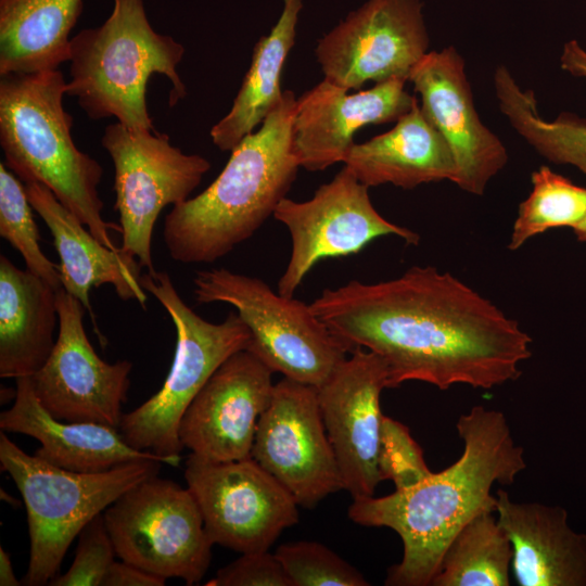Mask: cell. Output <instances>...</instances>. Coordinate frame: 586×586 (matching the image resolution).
<instances>
[{"instance_id":"6da1fadb","label":"cell","mask_w":586,"mask_h":586,"mask_svg":"<svg viewBox=\"0 0 586 586\" xmlns=\"http://www.w3.org/2000/svg\"><path fill=\"white\" fill-rule=\"evenodd\" d=\"M309 305L349 353L360 347L385 360L388 388L420 381L491 390L517 380L532 355L518 321L432 266L375 283L351 280Z\"/></svg>"},{"instance_id":"7a4b0ae2","label":"cell","mask_w":586,"mask_h":586,"mask_svg":"<svg viewBox=\"0 0 586 586\" xmlns=\"http://www.w3.org/2000/svg\"><path fill=\"white\" fill-rule=\"evenodd\" d=\"M456 429L463 451L451 466L383 497L353 498L348 508L354 523L391 528L403 542L386 586H430L461 527L483 511L495 512L494 484H512L526 468L524 449L501 411L474 406L460 415Z\"/></svg>"},{"instance_id":"3957f363","label":"cell","mask_w":586,"mask_h":586,"mask_svg":"<svg viewBox=\"0 0 586 586\" xmlns=\"http://www.w3.org/2000/svg\"><path fill=\"white\" fill-rule=\"evenodd\" d=\"M296 98L284 90L257 131L230 151L218 177L200 194L173 206L164 221L168 254L182 264H211L250 239L273 215L294 182Z\"/></svg>"},{"instance_id":"277c9868","label":"cell","mask_w":586,"mask_h":586,"mask_svg":"<svg viewBox=\"0 0 586 586\" xmlns=\"http://www.w3.org/2000/svg\"><path fill=\"white\" fill-rule=\"evenodd\" d=\"M60 69L0 76V145L4 165L21 180L42 183L105 246L118 250L102 217L103 168L72 137Z\"/></svg>"},{"instance_id":"5b68a950","label":"cell","mask_w":586,"mask_h":586,"mask_svg":"<svg viewBox=\"0 0 586 586\" xmlns=\"http://www.w3.org/2000/svg\"><path fill=\"white\" fill-rule=\"evenodd\" d=\"M184 47L157 33L144 0H113L110 16L71 39L69 80L74 97L91 119L115 117L132 130H155L146 105V85L154 74L171 84L169 106L187 95L177 71Z\"/></svg>"},{"instance_id":"8992f818","label":"cell","mask_w":586,"mask_h":586,"mask_svg":"<svg viewBox=\"0 0 586 586\" xmlns=\"http://www.w3.org/2000/svg\"><path fill=\"white\" fill-rule=\"evenodd\" d=\"M0 464L20 491L27 511L29 562L22 584L42 586L59 574L73 539L103 510L162 462L139 460L94 473L75 472L28 455L2 431Z\"/></svg>"},{"instance_id":"52a82bcc","label":"cell","mask_w":586,"mask_h":586,"mask_svg":"<svg viewBox=\"0 0 586 586\" xmlns=\"http://www.w3.org/2000/svg\"><path fill=\"white\" fill-rule=\"evenodd\" d=\"M169 315L177 334L171 368L157 393L135 410L124 413L119 432L131 447L160 456H179L181 418L216 369L232 354L246 349L252 335L237 311L224 321L209 322L189 307L165 271L140 277Z\"/></svg>"},{"instance_id":"ba28073f","label":"cell","mask_w":586,"mask_h":586,"mask_svg":"<svg viewBox=\"0 0 586 586\" xmlns=\"http://www.w3.org/2000/svg\"><path fill=\"white\" fill-rule=\"evenodd\" d=\"M198 304L231 305L252 339L246 349L284 378L319 387L349 351L313 313L310 305L275 292L262 279L226 268L199 270Z\"/></svg>"},{"instance_id":"9c48e42d","label":"cell","mask_w":586,"mask_h":586,"mask_svg":"<svg viewBox=\"0 0 586 586\" xmlns=\"http://www.w3.org/2000/svg\"><path fill=\"white\" fill-rule=\"evenodd\" d=\"M103 517L123 561L187 585L205 575L214 544L188 487L153 475L125 492Z\"/></svg>"},{"instance_id":"30bf717a","label":"cell","mask_w":586,"mask_h":586,"mask_svg":"<svg viewBox=\"0 0 586 586\" xmlns=\"http://www.w3.org/2000/svg\"><path fill=\"white\" fill-rule=\"evenodd\" d=\"M101 144L114 165L115 209L119 215L120 251L155 271L152 237L161 212L189 199L209 170L199 154H186L156 130H132L110 124Z\"/></svg>"},{"instance_id":"8fae6325","label":"cell","mask_w":586,"mask_h":586,"mask_svg":"<svg viewBox=\"0 0 586 586\" xmlns=\"http://www.w3.org/2000/svg\"><path fill=\"white\" fill-rule=\"evenodd\" d=\"M184 477L213 544L241 553L266 551L298 522L294 497L252 457L209 461L190 454Z\"/></svg>"},{"instance_id":"7c38bea8","label":"cell","mask_w":586,"mask_h":586,"mask_svg":"<svg viewBox=\"0 0 586 586\" xmlns=\"http://www.w3.org/2000/svg\"><path fill=\"white\" fill-rule=\"evenodd\" d=\"M369 187L344 167L321 184L308 201L284 198L273 212L291 237V255L278 281V292L293 296L320 260L352 255L383 235L418 244L419 235L385 219L373 206Z\"/></svg>"},{"instance_id":"4fadbf2b","label":"cell","mask_w":586,"mask_h":586,"mask_svg":"<svg viewBox=\"0 0 586 586\" xmlns=\"http://www.w3.org/2000/svg\"><path fill=\"white\" fill-rule=\"evenodd\" d=\"M420 0H367L323 35L315 49L324 79L347 90L367 81H408L429 52Z\"/></svg>"},{"instance_id":"5bb4252c","label":"cell","mask_w":586,"mask_h":586,"mask_svg":"<svg viewBox=\"0 0 586 586\" xmlns=\"http://www.w3.org/2000/svg\"><path fill=\"white\" fill-rule=\"evenodd\" d=\"M251 456L304 508L344 489L315 386L284 377L275 384Z\"/></svg>"},{"instance_id":"9a60e30c","label":"cell","mask_w":586,"mask_h":586,"mask_svg":"<svg viewBox=\"0 0 586 586\" xmlns=\"http://www.w3.org/2000/svg\"><path fill=\"white\" fill-rule=\"evenodd\" d=\"M58 337L44 365L31 375L35 393L55 419L118 428L132 364L102 360L88 340L86 308L63 288L56 291Z\"/></svg>"},{"instance_id":"2e32d148","label":"cell","mask_w":586,"mask_h":586,"mask_svg":"<svg viewBox=\"0 0 586 586\" xmlns=\"http://www.w3.org/2000/svg\"><path fill=\"white\" fill-rule=\"evenodd\" d=\"M390 371L378 354L357 347L317 387L320 410L344 489L353 498L374 496L383 413L381 393Z\"/></svg>"},{"instance_id":"e0dca14e","label":"cell","mask_w":586,"mask_h":586,"mask_svg":"<svg viewBox=\"0 0 586 586\" xmlns=\"http://www.w3.org/2000/svg\"><path fill=\"white\" fill-rule=\"evenodd\" d=\"M272 373L249 349L228 357L186 409L182 446L209 461L251 458L257 422L271 400Z\"/></svg>"},{"instance_id":"ac0fdd59","label":"cell","mask_w":586,"mask_h":586,"mask_svg":"<svg viewBox=\"0 0 586 586\" xmlns=\"http://www.w3.org/2000/svg\"><path fill=\"white\" fill-rule=\"evenodd\" d=\"M408 81L421 98L422 112L453 153L457 166L454 183L482 195L506 166L508 154L476 112L463 58L453 46L429 51L411 69Z\"/></svg>"},{"instance_id":"d6986e66","label":"cell","mask_w":586,"mask_h":586,"mask_svg":"<svg viewBox=\"0 0 586 586\" xmlns=\"http://www.w3.org/2000/svg\"><path fill=\"white\" fill-rule=\"evenodd\" d=\"M407 80L393 78L348 94L327 79L296 99L292 124L293 150L300 167L321 171L344 158L355 132L367 125L397 122L416 101Z\"/></svg>"},{"instance_id":"ffe728a7","label":"cell","mask_w":586,"mask_h":586,"mask_svg":"<svg viewBox=\"0 0 586 586\" xmlns=\"http://www.w3.org/2000/svg\"><path fill=\"white\" fill-rule=\"evenodd\" d=\"M16 380L12 407L0 413V429L39 441L38 458L75 472L94 473L139 460H157L173 467L179 456H160L126 443L120 432L97 422H67L55 419L39 402L30 377Z\"/></svg>"},{"instance_id":"44dd1931","label":"cell","mask_w":586,"mask_h":586,"mask_svg":"<svg viewBox=\"0 0 586 586\" xmlns=\"http://www.w3.org/2000/svg\"><path fill=\"white\" fill-rule=\"evenodd\" d=\"M28 200L49 228L60 257L62 288L84 305L94 331L104 344L90 301L93 288L111 284L124 301L135 300L145 309L148 296L140 283L141 264L118 250L102 244L52 193L38 182L25 183Z\"/></svg>"},{"instance_id":"7402d4cb","label":"cell","mask_w":586,"mask_h":586,"mask_svg":"<svg viewBox=\"0 0 586 586\" xmlns=\"http://www.w3.org/2000/svg\"><path fill=\"white\" fill-rule=\"evenodd\" d=\"M495 512L513 549L520 586H586V535L572 530L560 506L519 502L496 492Z\"/></svg>"},{"instance_id":"603a6c76","label":"cell","mask_w":586,"mask_h":586,"mask_svg":"<svg viewBox=\"0 0 586 586\" xmlns=\"http://www.w3.org/2000/svg\"><path fill=\"white\" fill-rule=\"evenodd\" d=\"M343 163L369 188L391 183L413 189L428 182H455L457 177L450 149L417 99L391 130L354 143Z\"/></svg>"},{"instance_id":"cb8c5ba5","label":"cell","mask_w":586,"mask_h":586,"mask_svg":"<svg viewBox=\"0 0 586 586\" xmlns=\"http://www.w3.org/2000/svg\"><path fill=\"white\" fill-rule=\"evenodd\" d=\"M56 289L0 255V377L34 375L49 358L59 324Z\"/></svg>"},{"instance_id":"d4e9b609","label":"cell","mask_w":586,"mask_h":586,"mask_svg":"<svg viewBox=\"0 0 586 586\" xmlns=\"http://www.w3.org/2000/svg\"><path fill=\"white\" fill-rule=\"evenodd\" d=\"M82 0H0V76L59 69Z\"/></svg>"},{"instance_id":"484cf974","label":"cell","mask_w":586,"mask_h":586,"mask_svg":"<svg viewBox=\"0 0 586 586\" xmlns=\"http://www.w3.org/2000/svg\"><path fill=\"white\" fill-rule=\"evenodd\" d=\"M282 11L267 36L256 42L252 63L230 111L211 129L213 143L232 151L280 103V78L289 52L294 46L303 0H282Z\"/></svg>"},{"instance_id":"4316f807","label":"cell","mask_w":586,"mask_h":586,"mask_svg":"<svg viewBox=\"0 0 586 586\" xmlns=\"http://www.w3.org/2000/svg\"><path fill=\"white\" fill-rule=\"evenodd\" d=\"M561 66L574 76L586 77V51L576 40L568 41ZM499 109L513 129L542 156L556 164H570L586 175V122L563 113L544 119L532 90H523L509 69L500 65L494 73Z\"/></svg>"},{"instance_id":"83f0119b","label":"cell","mask_w":586,"mask_h":586,"mask_svg":"<svg viewBox=\"0 0 586 586\" xmlns=\"http://www.w3.org/2000/svg\"><path fill=\"white\" fill-rule=\"evenodd\" d=\"M496 512L472 518L448 544L431 586H509L513 549Z\"/></svg>"},{"instance_id":"f1b7e54d","label":"cell","mask_w":586,"mask_h":586,"mask_svg":"<svg viewBox=\"0 0 586 586\" xmlns=\"http://www.w3.org/2000/svg\"><path fill=\"white\" fill-rule=\"evenodd\" d=\"M532 191L520 203L508 249L515 251L553 228L576 227L586 216V188L542 166L533 171Z\"/></svg>"},{"instance_id":"f546056e","label":"cell","mask_w":586,"mask_h":586,"mask_svg":"<svg viewBox=\"0 0 586 586\" xmlns=\"http://www.w3.org/2000/svg\"><path fill=\"white\" fill-rule=\"evenodd\" d=\"M25 184L0 163V235L25 260L26 269L47 281L54 289L62 288L59 265L42 252L39 231Z\"/></svg>"},{"instance_id":"4dcf8cb0","label":"cell","mask_w":586,"mask_h":586,"mask_svg":"<svg viewBox=\"0 0 586 586\" xmlns=\"http://www.w3.org/2000/svg\"><path fill=\"white\" fill-rule=\"evenodd\" d=\"M275 555L293 586H368L355 566L324 545L300 540L283 544Z\"/></svg>"},{"instance_id":"1f68e13d","label":"cell","mask_w":586,"mask_h":586,"mask_svg":"<svg viewBox=\"0 0 586 586\" xmlns=\"http://www.w3.org/2000/svg\"><path fill=\"white\" fill-rule=\"evenodd\" d=\"M378 468L382 481L391 480L396 489L410 487L432 473L409 429L387 416L381 424Z\"/></svg>"},{"instance_id":"d6a6232c","label":"cell","mask_w":586,"mask_h":586,"mask_svg":"<svg viewBox=\"0 0 586 586\" xmlns=\"http://www.w3.org/2000/svg\"><path fill=\"white\" fill-rule=\"evenodd\" d=\"M75 559L64 574L55 575L50 586H101L116 555L103 514L92 519L79 533Z\"/></svg>"},{"instance_id":"836d02e7","label":"cell","mask_w":586,"mask_h":586,"mask_svg":"<svg viewBox=\"0 0 586 586\" xmlns=\"http://www.w3.org/2000/svg\"><path fill=\"white\" fill-rule=\"evenodd\" d=\"M207 586H293L278 557L266 551L242 553L218 570Z\"/></svg>"},{"instance_id":"e575fe53","label":"cell","mask_w":586,"mask_h":586,"mask_svg":"<svg viewBox=\"0 0 586 586\" xmlns=\"http://www.w3.org/2000/svg\"><path fill=\"white\" fill-rule=\"evenodd\" d=\"M166 578L142 570L126 561H114L101 586H163Z\"/></svg>"},{"instance_id":"d590c367","label":"cell","mask_w":586,"mask_h":586,"mask_svg":"<svg viewBox=\"0 0 586 586\" xmlns=\"http://www.w3.org/2000/svg\"><path fill=\"white\" fill-rule=\"evenodd\" d=\"M22 583L16 578L10 555L0 547V585L18 586Z\"/></svg>"},{"instance_id":"8d00e7d4","label":"cell","mask_w":586,"mask_h":586,"mask_svg":"<svg viewBox=\"0 0 586 586\" xmlns=\"http://www.w3.org/2000/svg\"><path fill=\"white\" fill-rule=\"evenodd\" d=\"M573 231L578 241L586 242V216L576 227L573 228Z\"/></svg>"}]
</instances>
